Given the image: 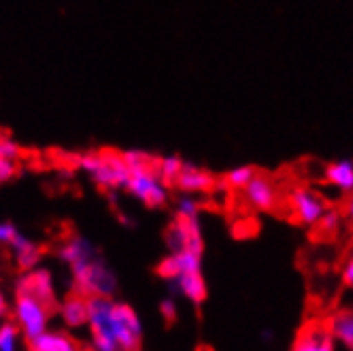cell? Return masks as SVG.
Segmentation results:
<instances>
[{
	"label": "cell",
	"instance_id": "cell-1",
	"mask_svg": "<svg viewBox=\"0 0 353 351\" xmlns=\"http://www.w3.org/2000/svg\"><path fill=\"white\" fill-rule=\"evenodd\" d=\"M94 351H139L143 325L137 311L111 296H88Z\"/></svg>",
	"mask_w": 353,
	"mask_h": 351
},
{
	"label": "cell",
	"instance_id": "cell-2",
	"mask_svg": "<svg viewBox=\"0 0 353 351\" xmlns=\"http://www.w3.org/2000/svg\"><path fill=\"white\" fill-rule=\"evenodd\" d=\"M60 258L70 266L74 285L83 296H113L117 277L96 247L83 237H70L60 247Z\"/></svg>",
	"mask_w": 353,
	"mask_h": 351
},
{
	"label": "cell",
	"instance_id": "cell-3",
	"mask_svg": "<svg viewBox=\"0 0 353 351\" xmlns=\"http://www.w3.org/2000/svg\"><path fill=\"white\" fill-rule=\"evenodd\" d=\"M77 166L85 170L92 181L105 190H119L125 188L130 177V168L123 158L115 152H100V154H85L77 158Z\"/></svg>",
	"mask_w": 353,
	"mask_h": 351
},
{
	"label": "cell",
	"instance_id": "cell-4",
	"mask_svg": "<svg viewBox=\"0 0 353 351\" xmlns=\"http://www.w3.org/2000/svg\"><path fill=\"white\" fill-rule=\"evenodd\" d=\"M125 190L151 209L166 205V200H168V190L158 174L156 162L130 168V177H128V183H125Z\"/></svg>",
	"mask_w": 353,
	"mask_h": 351
},
{
	"label": "cell",
	"instance_id": "cell-5",
	"mask_svg": "<svg viewBox=\"0 0 353 351\" xmlns=\"http://www.w3.org/2000/svg\"><path fill=\"white\" fill-rule=\"evenodd\" d=\"M166 245L170 252H198L203 254L205 239H203V225L198 217H181L174 215L172 223L166 230Z\"/></svg>",
	"mask_w": 353,
	"mask_h": 351
},
{
	"label": "cell",
	"instance_id": "cell-6",
	"mask_svg": "<svg viewBox=\"0 0 353 351\" xmlns=\"http://www.w3.org/2000/svg\"><path fill=\"white\" fill-rule=\"evenodd\" d=\"M49 309L47 305H43L39 298L28 296V294H19L17 292V300H15V317L17 323L28 341L41 337L47 330V317H49ZM54 313V311H52Z\"/></svg>",
	"mask_w": 353,
	"mask_h": 351
},
{
	"label": "cell",
	"instance_id": "cell-7",
	"mask_svg": "<svg viewBox=\"0 0 353 351\" xmlns=\"http://www.w3.org/2000/svg\"><path fill=\"white\" fill-rule=\"evenodd\" d=\"M290 211L302 225H317L327 209L325 198L311 188H294L288 196Z\"/></svg>",
	"mask_w": 353,
	"mask_h": 351
},
{
	"label": "cell",
	"instance_id": "cell-8",
	"mask_svg": "<svg viewBox=\"0 0 353 351\" xmlns=\"http://www.w3.org/2000/svg\"><path fill=\"white\" fill-rule=\"evenodd\" d=\"M19 294H28L39 298L43 305H47L49 309H56V294H54V283H52V274H49L45 268H32L28 270L23 277L19 279L17 285Z\"/></svg>",
	"mask_w": 353,
	"mask_h": 351
},
{
	"label": "cell",
	"instance_id": "cell-9",
	"mask_svg": "<svg viewBox=\"0 0 353 351\" xmlns=\"http://www.w3.org/2000/svg\"><path fill=\"white\" fill-rule=\"evenodd\" d=\"M290 351H336V343L325 321H311L298 332Z\"/></svg>",
	"mask_w": 353,
	"mask_h": 351
},
{
	"label": "cell",
	"instance_id": "cell-10",
	"mask_svg": "<svg viewBox=\"0 0 353 351\" xmlns=\"http://www.w3.org/2000/svg\"><path fill=\"white\" fill-rule=\"evenodd\" d=\"M245 203L256 211H272L276 207V188L266 174L256 172V177L243 188Z\"/></svg>",
	"mask_w": 353,
	"mask_h": 351
},
{
	"label": "cell",
	"instance_id": "cell-11",
	"mask_svg": "<svg viewBox=\"0 0 353 351\" xmlns=\"http://www.w3.org/2000/svg\"><path fill=\"white\" fill-rule=\"evenodd\" d=\"M203 270V254L198 252H170V256H166L160 264H158V274L162 279L170 281L176 274L183 272H198Z\"/></svg>",
	"mask_w": 353,
	"mask_h": 351
},
{
	"label": "cell",
	"instance_id": "cell-12",
	"mask_svg": "<svg viewBox=\"0 0 353 351\" xmlns=\"http://www.w3.org/2000/svg\"><path fill=\"white\" fill-rule=\"evenodd\" d=\"M174 185L179 188L181 192H185V194L209 192V190H213V185H215V177H213V174H211L209 170L200 168L198 164L183 160L181 174L176 177Z\"/></svg>",
	"mask_w": 353,
	"mask_h": 351
},
{
	"label": "cell",
	"instance_id": "cell-13",
	"mask_svg": "<svg viewBox=\"0 0 353 351\" xmlns=\"http://www.w3.org/2000/svg\"><path fill=\"white\" fill-rule=\"evenodd\" d=\"M168 283H170V288H172L174 294L188 298L190 303H194V305L203 303V300L207 298V281H205L203 270L176 274V277L170 279Z\"/></svg>",
	"mask_w": 353,
	"mask_h": 351
},
{
	"label": "cell",
	"instance_id": "cell-14",
	"mask_svg": "<svg viewBox=\"0 0 353 351\" xmlns=\"http://www.w3.org/2000/svg\"><path fill=\"white\" fill-rule=\"evenodd\" d=\"M336 347L353 351V309H339L325 321Z\"/></svg>",
	"mask_w": 353,
	"mask_h": 351
},
{
	"label": "cell",
	"instance_id": "cell-15",
	"mask_svg": "<svg viewBox=\"0 0 353 351\" xmlns=\"http://www.w3.org/2000/svg\"><path fill=\"white\" fill-rule=\"evenodd\" d=\"M62 317L68 328H81L90 321V307H88V296L74 292L62 303Z\"/></svg>",
	"mask_w": 353,
	"mask_h": 351
},
{
	"label": "cell",
	"instance_id": "cell-16",
	"mask_svg": "<svg viewBox=\"0 0 353 351\" xmlns=\"http://www.w3.org/2000/svg\"><path fill=\"white\" fill-rule=\"evenodd\" d=\"M325 183L334 185L339 192L351 194L353 192V160H336L327 164L323 170Z\"/></svg>",
	"mask_w": 353,
	"mask_h": 351
},
{
	"label": "cell",
	"instance_id": "cell-17",
	"mask_svg": "<svg viewBox=\"0 0 353 351\" xmlns=\"http://www.w3.org/2000/svg\"><path fill=\"white\" fill-rule=\"evenodd\" d=\"M15 254V260H17V266L21 270H32L39 260H41V249L34 241H30L28 237H23L21 232H17V237L11 241L9 245Z\"/></svg>",
	"mask_w": 353,
	"mask_h": 351
},
{
	"label": "cell",
	"instance_id": "cell-18",
	"mask_svg": "<svg viewBox=\"0 0 353 351\" xmlns=\"http://www.w3.org/2000/svg\"><path fill=\"white\" fill-rule=\"evenodd\" d=\"M30 351H81V347L72 339L58 332H43L30 341Z\"/></svg>",
	"mask_w": 353,
	"mask_h": 351
},
{
	"label": "cell",
	"instance_id": "cell-19",
	"mask_svg": "<svg viewBox=\"0 0 353 351\" xmlns=\"http://www.w3.org/2000/svg\"><path fill=\"white\" fill-rule=\"evenodd\" d=\"M256 166H251V164H241V166H234V168H230L228 172H225V177H223V181H225V185L228 188H234V190H243L251 179L256 177Z\"/></svg>",
	"mask_w": 353,
	"mask_h": 351
},
{
	"label": "cell",
	"instance_id": "cell-20",
	"mask_svg": "<svg viewBox=\"0 0 353 351\" xmlns=\"http://www.w3.org/2000/svg\"><path fill=\"white\" fill-rule=\"evenodd\" d=\"M156 168H158V174L162 177V181L166 185L174 183L176 177L181 174V168H183V160L179 156H166V158H160L156 160Z\"/></svg>",
	"mask_w": 353,
	"mask_h": 351
},
{
	"label": "cell",
	"instance_id": "cell-21",
	"mask_svg": "<svg viewBox=\"0 0 353 351\" xmlns=\"http://www.w3.org/2000/svg\"><path fill=\"white\" fill-rule=\"evenodd\" d=\"M19 330L13 323H3L0 325V351H15Z\"/></svg>",
	"mask_w": 353,
	"mask_h": 351
},
{
	"label": "cell",
	"instance_id": "cell-22",
	"mask_svg": "<svg viewBox=\"0 0 353 351\" xmlns=\"http://www.w3.org/2000/svg\"><path fill=\"white\" fill-rule=\"evenodd\" d=\"M339 225H341V213L336 209H325V213L321 215V219L317 223V228L325 234H332L339 230Z\"/></svg>",
	"mask_w": 353,
	"mask_h": 351
},
{
	"label": "cell",
	"instance_id": "cell-23",
	"mask_svg": "<svg viewBox=\"0 0 353 351\" xmlns=\"http://www.w3.org/2000/svg\"><path fill=\"white\" fill-rule=\"evenodd\" d=\"M123 162L128 164V168H137V166H145V164H151L156 162V158L151 154H145V152H139V149H128V152L121 154Z\"/></svg>",
	"mask_w": 353,
	"mask_h": 351
},
{
	"label": "cell",
	"instance_id": "cell-24",
	"mask_svg": "<svg viewBox=\"0 0 353 351\" xmlns=\"http://www.w3.org/2000/svg\"><path fill=\"white\" fill-rule=\"evenodd\" d=\"M198 213H200L198 200H194L192 196L179 198V203H176V213H174V215H181V217H198Z\"/></svg>",
	"mask_w": 353,
	"mask_h": 351
},
{
	"label": "cell",
	"instance_id": "cell-25",
	"mask_svg": "<svg viewBox=\"0 0 353 351\" xmlns=\"http://www.w3.org/2000/svg\"><path fill=\"white\" fill-rule=\"evenodd\" d=\"M17 156H19V145L9 137H0V158L17 160Z\"/></svg>",
	"mask_w": 353,
	"mask_h": 351
},
{
	"label": "cell",
	"instance_id": "cell-26",
	"mask_svg": "<svg viewBox=\"0 0 353 351\" xmlns=\"http://www.w3.org/2000/svg\"><path fill=\"white\" fill-rule=\"evenodd\" d=\"M341 279L345 283V288H349L353 292V247L349 249V254H347V260L341 268Z\"/></svg>",
	"mask_w": 353,
	"mask_h": 351
},
{
	"label": "cell",
	"instance_id": "cell-27",
	"mask_svg": "<svg viewBox=\"0 0 353 351\" xmlns=\"http://www.w3.org/2000/svg\"><path fill=\"white\" fill-rule=\"evenodd\" d=\"M15 172H17L15 160H3V158H0V183L13 179Z\"/></svg>",
	"mask_w": 353,
	"mask_h": 351
},
{
	"label": "cell",
	"instance_id": "cell-28",
	"mask_svg": "<svg viewBox=\"0 0 353 351\" xmlns=\"http://www.w3.org/2000/svg\"><path fill=\"white\" fill-rule=\"evenodd\" d=\"M17 228H15V225L13 223H9V221H3V223H0V243H3V245H11V241L17 237Z\"/></svg>",
	"mask_w": 353,
	"mask_h": 351
},
{
	"label": "cell",
	"instance_id": "cell-29",
	"mask_svg": "<svg viewBox=\"0 0 353 351\" xmlns=\"http://www.w3.org/2000/svg\"><path fill=\"white\" fill-rule=\"evenodd\" d=\"M160 311H162V315H164L168 321H172V319L176 317V305L172 303V300H164V303L160 305Z\"/></svg>",
	"mask_w": 353,
	"mask_h": 351
},
{
	"label": "cell",
	"instance_id": "cell-30",
	"mask_svg": "<svg viewBox=\"0 0 353 351\" xmlns=\"http://www.w3.org/2000/svg\"><path fill=\"white\" fill-rule=\"evenodd\" d=\"M345 213H347V217H349V219H353V192L349 194L347 203H345Z\"/></svg>",
	"mask_w": 353,
	"mask_h": 351
},
{
	"label": "cell",
	"instance_id": "cell-31",
	"mask_svg": "<svg viewBox=\"0 0 353 351\" xmlns=\"http://www.w3.org/2000/svg\"><path fill=\"white\" fill-rule=\"evenodd\" d=\"M5 309H7V303H5V296H3V292H0V315L5 313Z\"/></svg>",
	"mask_w": 353,
	"mask_h": 351
}]
</instances>
